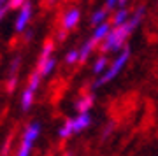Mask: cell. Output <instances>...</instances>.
I'll list each match as a JSON object with an SVG mask.
<instances>
[{"mask_svg":"<svg viewBox=\"0 0 158 156\" xmlns=\"http://www.w3.org/2000/svg\"><path fill=\"white\" fill-rule=\"evenodd\" d=\"M39 133H40V125L37 121H32L28 126L25 128V132H23V140L34 144L35 140H37V137H39Z\"/></svg>","mask_w":158,"mask_h":156,"instance_id":"cell-6","label":"cell"},{"mask_svg":"<svg viewBox=\"0 0 158 156\" xmlns=\"http://www.w3.org/2000/svg\"><path fill=\"white\" fill-rule=\"evenodd\" d=\"M130 12H128V9L127 7H121V9H118V11L113 14V27L114 28H118V27H123L125 23L130 19Z\"/></svg>","mask_w":158,"mask_h":156,"instance_id":"cell-7","label":"cell"},{"mask_svg":"<svg viewBox=\"0 0 158 156\" xmlns=\"http://www.w3.org/2000/svg\"><path fill=\"white\" fill-rule=\"evenodd\" d=\"M116 6H118V4H116V2H113V0H109V2H106V9H107V11H111V9H114Z\"/></svg>","mask_w":158,"mask_h":156,"instance_id":"cell-22","label":"cell"},{"mask_svg":"<svg viewBox=\"0 0 158 156\" xmlns=\"http://www.w3.org/2000/svg\"><path fill=\"white\" fill-rule=\"evenodd\" d=\"M32 146L30 142H25V140H21V146L18 147V153L16 156H30V153H32Z\"/></svg>","mask_w":158,"mask_h":156,"instance_id":"cell-18","label":"cell"},{"mask_svg":"<svg viewBox=\"0 0 158 156\" xmlns=\"http://www.w3.org/2000/svg\"><path fill=\"white\" fill-rule=\"evenodd\" d=\"M107 58L106 56H98L95 60V63H93V67H91V70H93V74H102L106 68H107Z\"/></svg>","mask_w":158,"mask_h":156,"instance_id":"cell-14","label":"cell"},{"mask_svg":"<svg viewBox=\"0 0 158 156\" xmlns=\"http://www.w3.org/2000/svg\"><path fill=\"white\" fill-rule=\"evenodd\" d=\"M7 7H9V4H7V2H2V0H0V21L4 19V16H6Z\"/></svg>","mask_w":158,"mask_h":156,"instance_id":"cell-20","label":"cell"},{"mask_svg":"<svg viewBox=\"0 0 158 156\" xmlns=\"http://www.w3.org/2000/svg\"><path fill=\"white\" fill-rule=\"evenodd\" d=\"M51 53H53V42H46L44 49H42V53H40V56H39V67H40V65H44L48 60H51V58H53V56H51Z\"/></svg>","mask_w":158,"mask_h":156,"instance_id":"cell-13","label":"cell"},{"mask_svg":"<svg viewBox=\"0 0 158 156\" xmlns=\"http://www.w3.org/2000/svg\"><path fill=\"white\" fill-rule=\"evenodd\" d=\"M128 58H130V47H125L123 51H119L118 56H116V60L113 61V65L102 74L100 77L97 79L95 84H93V88H100V86H104V84H107L109 81H113V79L116 77L121 70H123V67L127 65Z\"/></svg>","mask_w":158,"mask_h":156,"instance_id":"cell-2","label":"cell"},{"mask_svg":"<svg viewBox=\"0 0 158 156\" xmlns=\"http://www.w3.org/2000/svg\"><path fill=\"white\" fill-rule=\"evenodd\" d=\"M65 61H67V63H76V61H79V49L69 51L67 56H65Z\"/></svg>","mask_w":158,"mask_h":156,"instance_id":"cell-19","label":"cell"},{"mask_svg":"<svg viewBox=\"0 0 158 156\" xmlns=\"http://www.w3.org/2000/svg\"><path fill=\"white\" fill-rule=\"evenodd\" d=\"M93 102H95L93 95H85L76 102V109H77L79 114H88V111H90L91 105H93Z\"/></svg>","mask_w":158,"mask_h":156,"instance_id":"cell-8","label":"cell"},{"mask_svg":"<svg viewBox=\"0 0 158 156\" xmlns=\"http://www.w3.org/2000/svg\"><path fill=\"white\" fill-rule=\"evenodd\" d=\"M16 83H18V77H9V81H7V91H12Z\"/></svg>","mask_w":158,"mask_h":156,"instance_id":"cell-21","label":"cell"},{"mask_svg":"<svg viewBox=\"0 0 158 156\" xmlns=\"http://www.w3.org/2000/svg\"><path fill=\"white\" fill-rule=\"evenodd\" d=\"M34 91H30V89H25L21 95V109L23 111H28L30 107H32V104H34Z\"/></svg>","mask_w":158,"mask_h":156,"instance_id":"cell-11","label":"cell"},{"mask_svg":"<svg viewBox=\"0 0 158 156\" xmlns=\"http://www.w3.org/2000/svg\"><path fill=\"white\" fill-rule=\"evenodd\" d=\"M106 18H107V9L104 7V9H97L93 14H91V23L93 25H102V23H106Z\"/></svg>","mask_w":158,"mask_h":156,"instance_id":"cell-12","label":"cell"},{"mask_svg":"<svg viewBox=\"0 0 158 156\" xmlns=\"http://www.w3.org/2000/svg\"><path fill=\"white\" fill-rule=\"evenodd\" d=\"M113 28H111V25H109L107 21L106 23H102V25H98V27L95 28V32L91 34V42L93 44H98V42H104L106 40V37L109 35V32H111Z\"/></svg>","mask_w":158,"mask_h":156,"instance_id":"cell-5","label":"cell"},{"mask_svg":"<svg viewBox=\"0 0 158 156\" xmlns=\"http://www.w3.org/2000/svg\"><path fill=\"white\" fill-rule=\"evenodd\" d=\"M91 123V117L90 114H79L77 117H74V132L79 133V132H83L85 128H88Z\"/></svg>","mask_w":158,"mask_h":156,"instance_id":"cell-9","label":"cell"},{"mask_svg":"<svg viewBox=\"0 0 158 156\" xmlns=\"http://www.w3.org/2000/svg\"><path fill=\"white\" fill-rule=\"evenodd\" d=\"M55 67H56V60H55V58H51V60L46 61L44 65H40V67H39V74H40V76H49V74L55 70Z\"/></svg>","mask_w":158,"mask_h":156,"instance_id":"cell-15","label":"cell"},{"mask_svg":"<svg viewBox=\"0 0 158 156\" xmlns=\"http://www.w3.org/2000/svg\"><path fill=\"white\" fill-rule=\"evenodd\" d=\"M39 84H40V74H39V70L37 72H34L32 74V77H30V81H28V86H27V89H30V91H37V88H39Z\"/></svg>","mask_w":158,"mask_h":156,"instance_id":"cell-17","label":"cell"},{"mask_svg":"<svg viewBox=\"0 0 158 156\" xmlns=\"http://www.w3.org/2000/svg\"><path fill=\"white\" fill-rule=\"evenodd\" d=\"M79 19H81V11H79L77 7H72V9H69V11L63 14L62 25H63L65 30H72V28L79 23Z\"/></svg>","mask_w":158,"mask_h":156,"instance_id":"cell-4","label":"cell"},{"mask_svg":"<svg viewBox=\"0 0 158 156\" xmlns=\"http://www.w3.org/2000/svg\"><path fill=\"white\" fill-rule=\"evenodd\" d=\"M142 16H144V7H137L135 12L132 14L128 21L125 23L123 27L113 28L109 35L106 37V40L102 42V51H123L125 49V42L130 37V34L135 30V27L141 23Z\"/></svg>","mask_w":158,"mask_h":156,"instance_id":"cell-1","label":"cell"},{"mask_svg":"<svg viewBox=\"0 0 158 156\" xmlns=\"http://www.w3.org/2000/svg\"><path fill=\"white\" fill-rule=\"evenodd\" d=\"M93 42L91 40H88V42H85L83 44V47L79 49V61H86L88 60V56H90V53H91V49H93Z\"/></svg>","mask_w":158,"mask_h":156,"instance_id":"cell-16","label":"cell"},{"mask_svg":"<svg viewBox=\"0 0 158 156\" xmlns=\"http://www.w3.org/2000/svg\"><path fill=\"white\" fill-rule=\"evenodd\" d=\"M30 18H32V4H30V2H25V4H23V7L18 11L16 25H14L16 32H23V30L27 28V25H28V21H30Z\"/></svg>","mask_w":158,"mask_h":156,"instance_id":"cell-3","label":"cell"},{"mask_svg":"<svg viewBox=\"0 0 158 156\" xmlns=\"http://www.w3.org/2000/svg\"><path fill=\"white\" fill-rule=\"evenodd\" d=\"M72 133H76V132H74V117H70L62 125V128L58 130V135H60V139H67Z\"/></svg>","mask_w":158,"mask_h":156,"instance_id":"cell-10","label":"cell"}]
</instances>
